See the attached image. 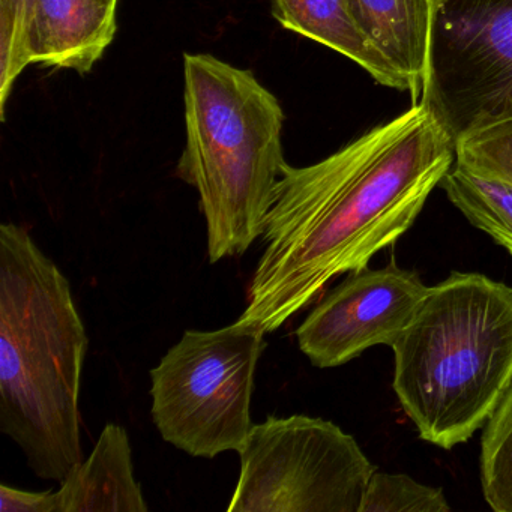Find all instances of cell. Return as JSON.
Returning <instances> with one entry per match:
<instances>
[{
	"mask_svg": "<svg viewBox=\"0 0 512 512\" xmlns=\"http://www.w3.org/2000/svg\"><path fill=\"white\" fill-rule=\"evenodd\" d=\"M419 104L455 143L512 121V0H434Z\"/></svg>",
	"mask_w": 512,
	"mask_h": 512,
	"instance_id": "52a82bcc",
	"label": "cell"
},
{
	"mask_svg": "<svg viewBox=\"0 0 512 512\" xmlns=\"http://www.w3.org/2000/svg\"><path fill=\"white\" fill-rule=\"evenodd\" d=\"M0 512H59L56 491L20 490L0 485Z\"/></svg>",
	"mask_w": 512,
	"mask_h": 512,
	"instance_id": "ac0fdd59",
	"label": "cell"
},
{
	"mask_svg": "<svg viewBox=\"0 0 512 512\" xmlns=\"http://www.w3.org/2000/svg\"><path fill=\"white\" fill-rule=\"evenodd\" d=\"M238 454L229 512H359L376 472L355 437L307 415L268 416Z\"/></svg>",
	"mask_w": 512,
	"mask_h": 512,
	"instance_id": "8992f818",
	"label": "cell"
},
{
	"mask_svg": "<svg viewBox=\"0 0 512 512\" xmlns=\"http://www.w3.org/2000/svg\"><path fill=\"white\" fill-rule=\"evenodd\" d=\"M455 158L454 140L416 103L319 163L284 164L236 322L271 334L332 280L367 268L415 224Z\"/></svg>",
	"mask_w": 512,
	"mask_h": 512,
	"instance_id": "6da1fadb",
	"label": "cell"
},
{
	"mask_svg": "<svg viewBox=\"0 0 512 512\" xmlns=\"http://www.w3.org/2000/svg\"><path fill=\"white\" fill-rule=\"evenodd\" d=\"M455 155L458 166L512 188V121L458 140Z\"/></svg>",
	"mask_w": 512,
	"mask_h": 512,
	"instance_id": "2e32d148",
	"label": "cell"
},
{
	"mask_svg": "<svg viewBox=\"0 0 512 512\" xmlns=\"http://www.w3.org/2000/svg\"><path fill=\"white\" fill-rule=\"evenodd\" d=\"M116 10L107 0H32L29 62L88 74L115 40Z\"/></svg>",
	"mask_w": 512,
	"mask_h": 512,
	"instance_id": "9c48e42d",
	"label": "cell"
},
{
	"mask_svg": "<svg viewBox=\"0 0 512 512\" xmlns=\"http://www.w3.org/2000/svg\"><path fill=\"white\" fill-rule=\"evenodd\" d=\"M442 488L421 484L403 473L374 472L359 512H449Z\"/></svg>",
	"mask_w": 512,
	"mask_h": 512,
	"instance_id": "9a60e30c",
	"label": "cell"
},
{
	"mask_svg": "<svg viewBox=\"0 0 512 512\" xmlns=\"http://www.w3.org/2000/svg\"><path fill=\"white\" fill-rule=\"evenodd\" d=\"M362 37L398 74L413 101L421 98L434 0H347Z\"/></svg>",
	"mask_w": 512,
	"mask_h": 512,
	"instance_id": "8fae6325",
	"label": "cell"
},
{
	"mask_svg": "<svg viewBox=\"0 0 512 512\" xmlns=\"http://www.w3.org/2000/svg\"><path fill=\"white\" fill-rule=\"evenodd\" d=\"M440 187L476 229L487 233L512 256V188L481 178L454 164Z\"/></svg>",
	"mask_w": 512,
	"mask_h": 512,
	"instance_id": "4fadbf2b",
	"label": "cell"
},
{
	"mask_svg": "<svg viewBox=\"0 0 512 512\" xmlns=\"http://www.w3.org/2000/svg\"><path fill=\"white\" fill-rule=\"evenodd\" d=\"M272 13L287 31L346 56L380 85L404 91L398 74L356 28L347 0H272Z\"/></svg>",
	"mask_w": 512,
	"mask_h": 512,
	"instance_id": "7c38bea8",
	"label": "cell"
},
{
	"mask_svg": "<svg viewBox=\"0 0 512 512\" xmlns=\"http://www.w3.org/2000/svg\"><path fill=\"white\" fill-rule=\"evenodd\" d=\"M59 512H146L134 475L133 448L122 425L109 422L94 449L56 490Z\"/></svg>",
	"mask_w": 512,
	"mask_h": 512,
	"instance_id": "30bf717a",
	"label": "cell"
},
{
	"mask_svg": "<svg viewBox=\"0 0 512 512\" xmlns=\"http://www.w3.org/2000/svg\"><path fill=\"white\" fill-rule=\"evenodd\" d=\"M187 143L182 181L199 193L209 262L241 256L262 236L283 170L284 112L253 73L212 55L184 58Z\"/></svg>",
	"mask_w": 512,
	"mask_h": 512,
	"instance_id": "277c9868",
	"label": "cell"
},
{
	"mask_svg": "<svg viewBox=\"0 0 512 512\" xmlns=\"http://www.w3.org/2000/svg\"><path fill=\"white\" fill-rule=\"evenodd\" d=\"M89 340L70 281L25 227L0 226V430L35 475L83 461L80 388Z\"/></svg>",
	"mask_w": 512,
	"mask_h": 512,
	"instance_id": "7a4b0ae2",
	"label": "cell"
},
{
	"mask_svg": "<svg viewBox=\"0 0 512 512\" xmlns=\"http://www.w3.org/2000/svg\"><path fill=\"white\" fill-rule=\"evenodd\" d=\"M107 2H110V4H115V5L119 4V0H107Z\"/></svg>",
	"mask_w": 512,
	"mask_h": 512,
	"instance_id": "d6986e66",
	"label": "cell"
},
{
	"mask_svg": "<svg viewBox=\"0 0 512 512\" xmlns=\"http://www.w3.org/2000/svg\"><path fill=\"white\" fill-rule=\"evenodd\" d=\"M265 334L235 322L185 331L151 370L152 421L191 457L241 451L253 428L251 400Z\"/></svg>",
	"mask_w": 512,
	"mask_h": 512,
	"instance_id": "5b68a950",
	"label": "cell"
},
{
	"mask_svg": "<svg viewBox=\"0 0 512 512\" xmlns=\"http://www.w3.org/2000/svg\"><path fill=\"white\" fill-rule=\"evenodd\" d=\"M418 272L397 262L349 272L296 329L299 349L317 368H335L370 347H391L427 295Z\"/></svg>",
	"mask_w": 512,
	"mask_h": 512,
	"instance_id": "ba28073f",
	"label": "cell"
},
{
	"mask_svg": "<svg viewBox=\"0 0 512 512\" xmlns=\"http://www.w3.org/2000/svg\"><path fill=\"white\" fill-rule=\"evenodd\" d=\"M32 0H0V113L5 119L7 101L20 74L31 65L28 25Z\"/></svg>",
	"mask_w": 512,
	"mask_h": 512,
	"instance_id": "e0dca14e",
	"label": "cell"
},
{
	"mask_svg": "<svg viewBox=\"0 0 512 512\" xmlns=\"http://www.w3.org/2000/svg\"><path fill=\"white\" fill-rule=\"evenodd\" d=\"M479 464L487 505L512 512V385L484 425Z\"/></svg>",
	"mask_w": 512,
	"mask_h": 512,
	"instance_id": "5bb4252c",
	"label": "cell"
},
{
	"mask_svg": "<svg viewBox=\"0 0 512 512\" xmlns=\"http://www.w3.org/2000/svg\"><path fill=\"white\" fill-rule=\"evenodd\" d=\"M391 349L392 386L419 437L442 449L466 443L512 385V287L452 272L428 287Z\"/></svg>",
	"mask_w": 512,
	"mask_h": 512,
	"instance_id": "3957f363",
	"label": "cell"
}]
</instances>
